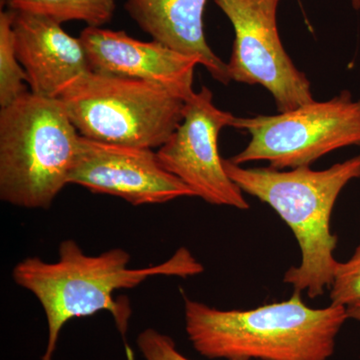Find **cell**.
Masks as SVG:
<instances>
[{"label":"cell","mask_w":360,"mask_h":360,"mask_svg":"<svg viewBox=\"0 0 360 360\" xmlns=\"http://www.w3.org/2000/svg\"><path fill=\"white\" fill-rule=\"evenodd\" d=\"M232 127L251 137L231 158L234 165L267 161L278 170L310 167L338 149L360 146V99L343 90L330 101H312L276 115L236 117Z\"/></svg>","instance_id":"cell-6"},{"label":"cell","mask_w":360,"mask_h":360,"mask_svg":"<svg viewBox=\"0 0 360 360\" xmlns=\"http://www.w3.org/2000/svg\"><path fill=\"white\" fill-rule=\"evenodd\" d=\"M58 255L52 264L25 258L13 271L15 283L37 298L46 315L49 341L42 360H52L61 329L75 317L110 311L125 338L130 309L113 300L115 290H130L149 277L186 278L205 269L186 248H179L167 262L143 269H129V253L122 248L87 255L72 239L60 243Z\"/></svg>","instance_id":"cell-1"},{"label":"cell","mask_w":360,"mask_h":360,"mask_svg":"<svg viewBox=\"0 0 360 360\" xmlns=\"http://www.w3.org/2000/svg\"><path fill=\"white\" fill-rule=\"evenodd\" d=\"M9 11L46 16L63 25L66 21H82L91 27L110 22L115 0H6Z\"/></svg>","instance_id":"cell-13"},{"label":"cell","mask_w":360,"mask_h":360,"mask_svg":"<svg viewBox=\"0 0 360 360\" xmlns=\"http://www.w3.org/2000/svg\"><path fill=\"white\" fill-rule=\"evenodd\" d=\"M208 0H127L124 7L136 25L168 49L200 59L215 80L231 82L227 63L206 41L203 15Z\"/></svg>","instance_id":"cell-12"},{"label":"cell","mask_w":360,"mask_h":360,"mask_svg":"<svg viewBox=\"0 0 360 360\" xmlns=\"http://www.w3.org/2000/svg\"><path fill=\"white\" fill-rule=\"evenodd\" d=\"M234 116L213 103V94L201 87L186 101L184 120L156 151L158 160L179 177L194 196L213 205L250 208L243 191L229 176L219 153V136L233 124Z\"/></svg>","instance_id":"cell-8"},{"label":"cell","mask_w":360,"mask_h":360,"mask_svg":"<svg viewBox=\"0 0 360 360\" xmlns=\"http://www.w3.org/2000/svg\"><path fill=\"white\" fill-rule=\"evenodd\" d=\"M68 184L94 193L117 196L135 206L194 196L186 184L161 165L153 149L105 143L84 136H80Z\"/></svg>","instance_id":"cell-9"},{"label":"cell","mask_w":360,"mask_h":360,"mask_svg":"<svg viewBox=\"0 0 360 360\" xmlns=\"http://www.w3.org/2000/svg\"><path fill=\"white\" fill-rule=\"evenodd\" d=\"M137 345L146 360H191L177 350L174 340L153 328L142 331Z\"/></svg>","instance_id":"cell-16"},{"label":"cell","mask_w":360,"mask_h":360,"mask_svg":"<svg viewBox=\"0 0 360 360\" xmlns=\"http://www.w3.org/2000/svg\"><path fill=\"white\" fill-rule=\"evenodd\" d=\"M79 132L60 99L27 92L0 111V198L49 210L70 181Z\"/></svg>","instance_id":"cell-4"},{"label":"cell","mask_w":360,"mask_h":360,"mask_svg":"<svg viewBox=\"0 0 360 360\" xmlns=\"http://www.w3.org/2000/svg\"><path fill=\"white\" fill-rule=\"evenodd\" d=\"M233 26L227 71L233 82L259 84L270 92L279 112L314 101L311 84L284 49L277 11L281 0H214Z\"/></svg>","instance_id":"cell-7"},{"label":"cell","mask_w":360,"mask_h":360,"mask_svg":"<svg viewBox=\"0 0 360 360\" xmlns=\"http://www.w3.org/2000/svg\"><path fill=\"white\" fill-rule=\"evenodd\" d=\"M13 11L0 13V106L11 105L27 94L26 75L18 58L13 28Z\"/></svg>","instance_id":"cell-14"},{"label":"cell","mask_w":360,"mask_h":360,"mask_svg":"<svg viewBox=\"0 0 360 360\" xmlns=\"http://www.w3.org/2000/svg\"><path fill=\"white\" fill-rule=\"evenodd\" d=\"M224 167L243 193L269 205L295 234L302 259L285 272L283 283L311 300L330 290L340 265L331 214L343 188L360 179V155L324 170L245 168L231 160H224Z\"/></svg>","instance_id":"cell-3"},{"label":"cell","mask_w":360,"mask_h":360,"mask_svg":"<svg viewBox=\"0 0 360 360\" xmlns=\"http://www.w3.org/2000/svg\"><path fill=\"white\" fill-rule=\"evenodd\" d=\"M94 72L134 78L162 85L188 101L194 70L200 60L153 40L141 41L120 30L87 26L79 37Z\"/></svg>","instance_id":"cell-10"},{"label":"cell","mask_w":360,"mask_h":360,"mask_svg":"<svg viewBox=\"0 0 360 360\" xmlns=\"http://www.w3.org/2000/svg\"><path fill=\"white\" fill-rule=\"evenodd\" d=\"M82 136L160 148L184 120L186 101L162 85L90 71L61 96Z\"/></svg>","instance_id":"cell-5"},{"label":"cell","mask_w":360,"mask_h":360,"mask_svg":"<svg viewBox=\"0 0 360 360\" xmlns=\"http://www.w3.org/2000/svg\"><path fill=\"white\" fill-rule=\"evenodd\" d=\"M329 291L333 304L348 307L360 302V245L349 259L340 262Z\"/></svg>","instance_id":"cell-15"},{"label":"cell","mask_w":360,"mask_h":360,"mask_svg":"<svg viewBox=\"0 0 360 360\" xmlns=\"http://www.w3.org/2000/svg\"><path fill=\"white\" fill-rule=\"evenodd\" d=\"M348 319L360 322V302L347 307Z\"/></svg>","instance_id":"cell-17"},{"label":"cell","mask_w":360,"mask_h":360,"mask_svg":"<svg viewBox=\"0 0 360 360\" xmlns=\"http://www.w3.org/2000/svg\"><path fill=\"white\" fill-rule=\"evenodd\" d=\"M352 6L354 7L355 11H359L360 9V0H350Z\"/></svg>","instance_id":"cell-18"},{"label":"cell","mask_w":360,"mask_h":360,"mask_svg":"<svg viewBox=\"0 0 360 360\" xmlns=\"http://www.w3.org/2000/svg\"><path fill=\"white\" fill-rule=\"evenodd\" d=\"M184 316L194 349L225 360H328L349 319L347 307L311 309L297 291L248 310H220L184 297Z\"/></svg>","instance_id":"cell-2"},{"label":"cell","mask_w":360,"mask_h":360,"mask_svg":"<svg viewBox=\"0 0 360 360\" xmlns=\"http://www.w3.org/2000/svg\"><path fill=\"white\" fill-rule=\"evenodd\" d=\"M13 28L16 54L34 96L59 99L91 71L82 40L65 32L58 21L13 11Z\"/></svg>","instance_id":"cell-11"}]
</instances>
